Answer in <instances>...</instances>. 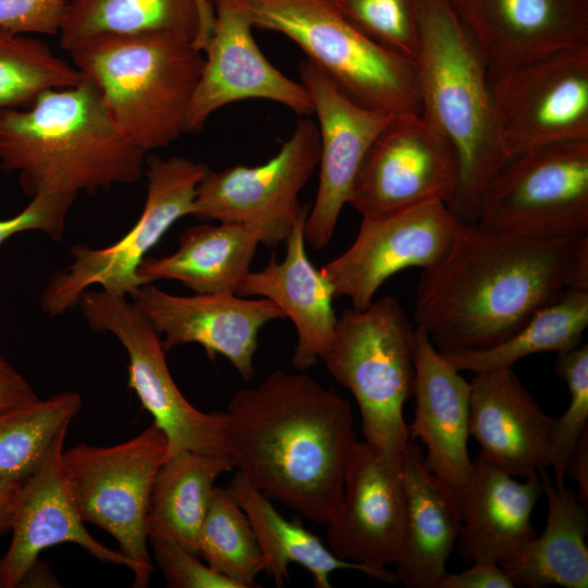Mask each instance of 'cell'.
I'll use <instances>...</instances> for the list:
<instances>
[{"label":"cell","instance_id":"1","mask_svg":"<svg viewBox=\"0 0 588 588\" xmlns=\"http://www.w3.org/2000/svg\"><path fill=\"white\" fill-rule=\"evenodd\" d=\"M576 245L462 224L421 271L414 323L440 352L495 346L569 289Z\"/></svg>","mask_w":588,"mask_h":588},{"label":"cell","instance_id":"2","mask_svg":"<svg viewBox=\"0 0 588 588\" xmlns=\"http://www.w3.org/2000/svg\"><path fill=\"white\" fill-rule=\"evenodd\" d=\"M223 414L234 468L270 500L327 525L356 440L351 403L304 371L277 369Z\"/></svg>","mask_w":588,"mask_h":588},{"label":"cell","instance_id":"3","mask_svg":"<svg viewBox=\"0 0 588 588\" xmlns=\"http://www.w3.org/2000/svg\"><path fill=\"white\" fill-rule=\"evenodd\" d=\"M146 152L114 121L86 77L42 93L25 108L0 111V168L22 189L77 196L137 182Z\"/></svg>","mask_w":588,"mask_h":588},{"label":"cell","instance_id":"4","mask_svg":"<svg viewBox=\"0 0 588 588\" xmlns=\"http://www.w3.org/2000/svg\"><path fill=\"white\" fill-rule=\"evenodd\" d=\"M417 19L420 113L457 158L458 185L446 206L462 224L475 223L486 188L510 160L498 133L488 71L450 0H418Z\"/></svg>","mask_w":588,"mask_h":588},{"label":"cell","instance_id":"5","mask_svg":"<svg viewBox=\"0 0 588 588\" xmlns=\"http://www.w3.org/2000/svg\"><path fill=\"white\" fill-rule=\"evenodd\" d=\"M66 51L135 146L148 152L185 133L205 62L200 49L167 35H99Z\"/></svg>","mask_w":588,"mask_h":588},{"label":"cell","instance_id":"6","mask_svg":"<svg viewBox=\"0 0 588 588\" xmlns=\"http://www.w3.org/2000/svg\"><path fill=\"white\" fill-rule=\"evenodd\" d=\"M253 27L289 37L353 102L420 113L416 65L378 44L331 0H242Z\"/></svg>","mask_w":588,"mask_h":588},{"label":"cell","instance_id":"7","mask_svg":"<svg viewBox=\"0 0 588 588\" xmlns=\"http://www.w3.org/2000/svg\"><path fill=\"white\" fill-rule=\"evenodd\" d=\"M415 329L400 302L387 295L365 309L346 308L321 358L354 395L365 441L403 452L409 442L404 405L415 387Z\"/></svg>","mask_w":588,"mask_h":588},{"label":"cell","instance_id":"8","mask_svg":"<svg viewBox=\"0 0 588 588\" xmlns=\"http://www.w3.org/2000/svg\"><path fill=\"white\" fill-rule=\"evenodd\" d=\"M168 440L154 421L133 438L109 446L79 443L62 452L63 471L85 523L110 534L134 565L133 586H148L154 571L147 515Z\"/></svg>","mask_w":588,"mask_h":588},{"label":"cell","instance_id":"9","mask_svg":"<svg viewBox=\"0 0 588 588\" xmlns=\"http://www.w3.org/2000/svg\"><path fill=\"white\" fill-rule=\"evenodd\" d=\"M145 163L148 191L137 222L107 247L96 249L84 244L72 247L73 264L58 271L40 296L47 315L66 313L94 284L113 295L133 296L147 284L137 273L147 252L179 219L192 216L197 187L210 171L208 166L184 157L156 155L149 156Z\"/></svg>","mask_w":588,"mask_h":588},{"label":"cell","instance_id":"10","mask_svg":"<svg viewBox=\"0 0 588 588\" xmlns=\"http://www.w3.org/2000/svg\"><path fill=\"white\" fill-rule=\"evenodd\" d=\"M480 224L553 241L588 235V139L551 144L510 159L480 204Z\"/></svg>","mask_w":588,"mask_h":588},{"label":"cell","instance_id":"11","mask_svg":"<svg viewBox=\"0 0 588 588\" xmlns=\"http://www.w3.org/2000/svg\"><path fill=\"white\" fill-rule=\"evenodd\" d=\"M77 304L94 331L110 332L126 351L127 387L164 432L167 458L181 451L228 455L223 412L205 413L186 400L168 368L158 331L138 306L103 290H86Z\"/></svg>","mask_w":588,"mask_h":588},{"label":"cell","instance_id":"12","mask_svg":"<svg viewBox=\"0 0 588 588\" xmlns=\"http://www.w3.org/2000/svg\"><path fill=\"white\" fill-rule=\"evenodd\" d=\"M319 158L318 126L303 117L279 152L267 162L210 170L197 187L192 216L199 221L241 225L259 244L275 247L285 242L305 208L298 196Z\"/></svg>","mask_w":588,"mask_h":588},{"label":"cell","instance_id":"13","mask_svg":"<svg viewBox=\"0 0 588 588\" xmlns=\"http://www.w3.org/2000/svg\"><path fill=\"white\" fill-rule=\"evenodd\" d=\"M509 159L531 149L588 139V46L517 65L491 82Z\"/></svg>","mask_w":588,"mask_h":588},{"label":"cell","instance_id":"14","mask_svg":"<svg viewBox=\"0 0 588 588\" xmlns=\"http://www.w3.org/2000/svg\"><path fill=\"white\" fill-rule=\"evenodd\" d=\"M403 454L355 440L341 501L327 524V541L334 555L364 566L370 577L388 584H397L387 566L400 556L406 525Z\"/></svg>","mask_w":588,"mask_h":588},{"label":"cell","instance_id":"15","mask_svg":"<svg viewBox=\"0 0 588 588\" xmlns=\"http://www.w3.org/2000/svg\"><path fill=\"white\" fill-rule=\"evenodd\" d=\"M450 143L421 113L393 115L367 150L347 204L362 217L449 204L458 185Z\"/></svg>","mask_w":588,"mask_h":588},{"label":"cell","instance_id":"16","mask_svg":"<svg viewBox=\"0 0 588 588\" xmlns=\"http://www.w3.org/2000/svg\"><path fill=\"white\" fill-rule=\"evenodd\" d=\"M461 225L444 203L363 217L352 245L320 271L334 297L346 296L353 308L365 309L384 281L396 272L414 267L426 269L438 262Z\"/></svg>","mask_w":588,"mask_h":588},{"label":"cell","instance_id":"17","mask_svg":"<svg viewBox=\"0 0 588 588\" xmlns=\"http://www.w3.org/2000/svg\"><path fill=\"white\" fill-rule=\"evenodd\" d=\"M215 21L204 49L203 71L191 100L185 133H197L209 117L233 102L265 99L309 117L306 87L274 68L258 48L242 0H213Z\"/></svg>","mask_w":588,"mask_h":588},{"label":"cell","instance_id":"18","mask_svg":"<svg viewBox=\"0 0 588 588\" xmlns=\"http://www.w3.org/2000/svg\"><path fill=\"white\" fill-rule=\"evenodd\" d=\"M298 73L319 123V184L306 220L305 241L320 250L334 234L367 150L393 114L353 102L308 59L299 63Z\"/></svg>","mask_w":588,"mask_h":588},{"label":"cell","instance_id":"19","mask_svg":"<svg viewBox=\"0 0 588 588\" xmlns=\"http://www.w3.org/2000/svg\"><path fill=\"white\" fill-rule=\"evenodd\" d=\"M490 83L504 72L562 50L588 46V0H450Z\"/></svg>","mask_w":588,"mask_h":588},{"label":"cell","instance_id":"20","mask_svg":"<svg viewBox=\"0 0 588 588\" xmlns=\"http://www.w3.org/2000/svg\"><path fill=\"white\" fill-rule=\"evenodd\" d=\"M161 340L164 352L186 343L204 347L208 358L229 359L244 381L255 373L254 355L258 333L267 323L285 318L268 298H245L236 294L177 296L147 283L132 296Z\"/></svg>","mask_w":588,"mask_h":588},{"label":"cell","instance_id":"21","mask_svg":"<svg viewBox=\"0 0 588 588\" xmlns=\"http://www.w3.org/2000/svg\"><path fill=\"white\" fill-rule=\"evenodd\" d=\"M66 431L59 434L37 470L22 482L12 538L0 558V588H19L44 550L68 542L99 561L134 572L130 559L99 542L84 525L62 467Z\"/></svg>","mask_w":588,"mask_h":588},{"label":"cell","instance_id":"22","mask_svg":"<svg viewBox=\"0 0 588 588\" xmlns=\"http://www.w3.org/2000/svg\"><path fill=\"white\" fill-rule=\"evenodd\" d=\"M554 421L512 368L475 373L470 381L469 436L485 458L514 477L550 466Z\"/></svg>","mask_w":588,"mask_h":588},{"label":"cell","instance_id":"23","mask_svg":"<svg viewBox=\"0 0 588 588\" xmlns=\"http://www.w3.org/2000/svg\"><path fill=\"white\" fill-rule=\"evenodd\" d=\"M505 473L480 453L473 461L468 481L458 489L461 530L455 549L465 564H504L536 537L531 515L543 493L538 473L523 481Z\"/></svg>","mask_w":588,"mask_h":588},{"label":"cell","instance_id":"24","mask_svg":"<svg viewBox=\"0 0 588 588\" xmlns=\"http://www.w3.org/2000/svg\"><path fill=\"white\" fill-rule=\"evenodd\" d=\"M414 362L415 414L407 425L409 440L419 438L427 467L461 489L473 468L467 449L470 382L419 327L415 329Z\"/></svg>","mask_w":588,"mask_h":588},{"label":"cell","instance_id":"25","mask_svg":"<svg viewBox=\"0 0 588 588\" xmlns=\"http://www.w3.org/2000/svg\"><path fill=\"white\" fill-rule=\"evenodd\" d=\"M311 204H306L285 240L286 254L281 261L274 254L259 271H249L236 295L260 296L273 302L290 318L297 331L292 365L306 371L323 357L334 336L338 318L332 307L331 284L308 259L305 224Z\"/></svg>","mask_w":588,"mask_h":588},{"label":"cell","instance_id":"26","mask_svg":"<svg viewBox=\"0 0 588 588\" xmlns=\"http://www.w3.org/2000/svg\"><path fill=\"white\" fill-rule=\"evenodd\" d=\"M403 473L407 509L403 547L394 563L397 584L438 588L461 530L458 489L427 467L415 440L404 450Z\"/></svg>","mask_w":588,"mask_h":588},{"label":"cell","instance_id":"27","mask_svg":"<svg viewBox=\"0 0 588 588\" xmlns=\"http://www.w3.org/2000/svg\"><path fill=\"white\" fill-rule=\"evenodd\" d=\"M215 21L213 0H68L60 44L99 35H167L204 51Z\"/></svg>","mask_w":588,"mask_h":588},{"label":"cell","instance_id":"28","mask_svg":"<svg viewBox=\"0 0 588 588\" xmlns=\"http://www.w3.org/2000/svg\"><path fill=\"white\" fill-rule=\"evenodd\" d=\"M258 244L250 231L237 224L192 225L180 235L173 254L145 257L137 273L147 283L180 281L195 294H236Z\"/></svg>","mask_w":588,"mask_h":588},{"label":"cell","instance_id":"29","mask_svg":"<svg viewBox=\"0 0 588 588\" xmlns=\"http://www.w3.org/2000/svg\"><path fill=\"white\" fill-rule=\"evenodd\" d=\"M539 475L548 499L546 527L516 558L501 564L514 585L588 587L587 507L576 493Z\"/></svg>","mask_w":588,"mask_h":588},{"label":"cell","instance_id":"30","mask_svg":"<svg viewBox=\"0 0 588 588\" xmlns=\"http://www.w3.org/2000/svg\"><path fill=\"white\" fill-rule=\"evenodd\" d=\"M233 468L229 455L181 451L169 456L152 483L148 537L171 539L197 554L198 536L215 482Z\"/></svg>","mask_w":588,"mask_h":588},{"label":"cell","instance_id":"31","mask_svg":"<svg viewBox=\"0 0 588 588\" xmlns=\"http://www.w3.org/2000/svg\"><path fill=\"white\" fill-rule=\"evenodd\" d=\"M228 488L250 522L262 554L264 571L273 578L277 587L287 583L291 563L305 567L318 588H330V575L338 569L359 571L370 577L364 566L334 555L299 520L284 518L270 499L240 471Z\"/></svg>","mask_w":588,"mask_h":588},{"label":"cell","instance_id":"32","mask_svg":"<svg viewBox=\"0 0 588 588\" xmlns=\"http://www.w3.org/2000/svg\"><path fill=\"white\" fill-rule=\"evenodd\" d=\"M587 326L588 291L567 290L500 344L486 350L441 353L460 371L480 373L512 368L532 354L561 353L578 346Z\"/></svg>","mask_w":588,"mask_h":588},{"label":"cell","instance_id":"33","mask_svg":"<svg viewBox=\"0 0 588 588\" xmlns=\"http://www.w3.org/2000/svg\"><path fill=\"white\" fill-rule=\"evenodd\" d=\"M82 407L68 391L0 414V479L23 482L40 466Z\"/></svg>","mask_w":588,"mask_h":588},{"label":"cell","instance_id":"34","mask_svg":"<svg viewBox=\"0 0 588 588\" xmlns=\"http://www.w3.org/2000/svg\"><path fill=\"white\" fill-rule=\"evenodd\" d=\"M197 554L237 588H250L265 564L250 522L229 488L215 487L203 522Z\"/></svg>","mask_w":588,"mask_h":588},{"label":"cell","instance_id":"35","mask_svg":"<svg viewBox=\"0 0 588 588\" xmlns=\"http://www.w3.org/2000/svg\"><path fill=\"white\" fill-rule=\"evenodd\" d=\"M83 74L42 41L0 29V111L25 108L42 93L77 84Z\"/></svg>","mask_w":588,"mask_h":588},{"label":"cell","instance_id":"36","mask_svg":"<svg viewBox=\"0 0 588 588\" xmlns=\"http://www.w3.org/2000/svg\"><path fill=\"white\" fill-rule=\"evenodd\" d=\"M368 37L415 62L419 46L418 0H331Z\"/></svg>","mask_w":588,"mask_h":588},{"label":"cell","instance_id":"37","mask_svg":"<svg viewBox=\"0 0 588 588\" xmlns=\"http://www.w3.org/2000/svg\"><path fill=\"white\" fill-rule=\"evenodd\" d=\"M554 370L567 383L571 396L567 409L555 418L550 450L554 482L564 485L571 453L588 429V345L558 353Z\"/></svg>","mask_w":588,"mask_h":588},{"label":"cell","instance_id":"38","mask_svg":"<svg viewBox=\"0 0 588 588\" xmlns=\"http://www.w3.org/2000/svg\"><path fill=\"white\" fill-rule=\"evenodd\" d=\"M148 543L168 587L237 588L232 580L204 564L197 554L180 543L159 536H149Z\"/></svg>","mask_w":588,"mask_h":588},{"label":"cell","instance_id":"39","mask_svg":"<svg viewBox=\"0 0 588 588\" xmlns=\"http://www.w3.org/2000/svg\"><path fill=\"white\" fill-rule=\"evenodd\" d=\"M75 196L39 193L17 215L0 219V245L9 237L25 231H41L53 241L62 238L65 219Z\"/></svg>","mask_w":588,"mask_h":588},{"label":"cell","instance_id":"40","mask_svg":"<svg viewBox=\"0 0 588 588\" xmlns=\"http://www.w3.org/2000/svg\"><path fill=\"white\" fill-rule=\"evenodd\" d=\"M68 0H0V29L17 34H59Z\"/></svg>","mask_w":588,"mask_h":588},{"label":"cell","instance_id":"41","mask_svg":"<svg viewBox=\"0 0 588 588\" xmlns=\"http://www.w3.org/2000/svg\"><path fill=\"white\" fill-rule=\"evenodd\" d=\"M512 579L500 564L474 562L460 573H446L438 588H513Z\"/></svg>","mask_w":588,"mask_h":588},{"label":"cell","instance_id":"42","mask_svg":"<svg viewBox=\"0 0 588 588\" xmlns=\"http://www.w3.org/2000/svg\"><path fill=\"white\" fill-rule=\"evenodd\" d=\"M29 382L0 357V414L37 400Z\"/></svg>","mask_w":588,"mask_h":588},{"label":"cell","instance_id":"43","mask_svg":"<svg viewBox=\"0 0 588 588\" xmlns=\"http://www.w3.org/2000/svg\"><path fill=\"white\" fill-rule=\"evenodd\" d=\"M567 474L576 481V495L580 503L588 505V429L579 437L567 464Z\"/></svg>","mask_w":588,"mask_h":588},{"label":"cell","instance_id":"44","mask_svg":"<svg viewBox=\"0 0 588 588\" xmlns=\"http://www.w3.org/2000/svg\"><path fill=\"white\" fill-rule=\"evenodd\" d=\"M22 482L0 479V538L11 530Z\"/></svg>","mask_w":588,"mask_h":588},{"label":"cell","instance_id":"45","mask_svg":"<svg viewBox=\"0 0 588 588\" xmlns=\"http://www.w3.org/2000/svg\"><path fill=\"white\" fill-rule=\"evenodd\" d=\"M568 290L588 291V235L577 240Z\"/></svg>","mask_w":588,"mask_h":588},{"label":"cell","instance_id":"46","mask_svg":"<svg viewBox=\"0 0 588 588\" xmlns=\"http://www.w3.org/2000/svg\"><path fill=\"white\" fill-rule=\"evenodd\" d=\"M49 584L56 586L57 580L54 576L49 572L47 565H45L40 560H38L25 575L20 587H50Z\"/></svg>","mask_w":588,"mask_h":588}]
</instances>
